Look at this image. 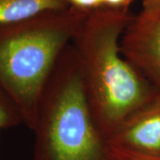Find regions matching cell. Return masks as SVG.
Here are the masks:
<instances>
[{
  "label": "cell",
  "instance_id": "cell-1",
  "mask_svg": "<svg viewBox=\"0 0 160 160\" xmlns=\"http://www.w3.org/2000/svg\"><path fill=\"white\" fill-rule=\"evenodd\" d=\"M132 18L129 9H97L89 13L71 42L92 117L109 142L159 92L121 53L120 39Z\"/></svg>",
  "mask_w": 160,
  "mask_h": 160
},
{
  "label": "cell",
  "instance_id": "cell-2",
  "mask_svg": "<svg viewBox=\"0 0 160 160\" xmlns=\"http://www.w3.org/2000/svg\"><path fill=\"white\" fill-rule=\"evenodd\" d=\"M31 130L32 160H116L92 114L72 44L64 48L42 90Z\"/></svg>",
  "mask_w": 160,
  "mask_h": 160
},
{
  "label": "cell",
  "instance_id": "cell-3",
  "mask_svg": "<svg viewBox=\"0 0 160 160\" xmlns=\"http://www.w3.org/2000/svg\"><path fill=\"white\" fill-rule=\"evenodd\" d=\"M89 13L69 7L0 24V88L16 105L29 129L58 58Z\"/></svg>",
  "mask_w": 160,
  "mask_h": 160
},
{
  "label": "cell",
  "instance_id": "cell-4",
  "mask_svg": "<svg viewBox=\"0 0 160 160\" xmlns=\"http://www.w3.org/2000/svg\"><path fill=\"white\" fill-rule=\"evenodd\" d=\"M121 53L160 90V6L133 15L120 39Z\"/></svg>",
  "mask_w": 160,
  "mask_h": 160
},
{
  "label": "cell",
  "instance_id": "cell-5",
  "mask_svg": "<svg viewBox=\"0 0 160 160\" xmlns=\"http://www.w3.org/2000/svg\"><path fill=\"white\" fill-rule=\"evenodd\" d=\"M109 143L138 152L160 155V90L125 121Z\"/></svg>",
  "mask_w": 160,
  "mask_h": 160
},
{
  "label": "cell",
  "instance_id": "cell-6",
  "mask_svg": "<svg viewBox=\"0 0 160 160\" xmlns=\"http://www.w3.org/2000/svg\"><path fill=\"white\" fill-rule=\"evenodd\" d=\"M69 7L66 0H0V24L17 22L45 12Z\"/></svg>",
  "mask_w": 160,
  "mask_h": 160
},
{
  "label": "cell",
  "instance_id": "cell-7",
  "mask_svg": "<svg viewBox=\"0 0 160 160\" xmlns=\"http://www.w3.org/2000/svg\"><path fill=\"white\" fill-rule=\"evenodd\" d=\"M21 123H23L21 112L8 95L0 88V130L16 126Z\"/></svg>",
  "mask_w": 160,
  "mask_h": 160
},
{
  "label": "cell",
  "instance_id": "cell-8",
  "mask_svg": "<svg viewBox=\"0 0 160 160\" xmlns=\"http://www.w3.org/2000/svg\"><path fill=\"white\" fill-rule=\"evenodd\" d=\"M112 147L116 160H160V155L138 152L116 145H112Z\"/></svg>",
  "mask_w": 160,
  "mask_h": 160
},
{
  "label": "cell",
  "instance_id": "cell-9",
  "mask_svg": "<svg viewBox=\"0 0 160 160\" xmlns=\"http://www.w3.org/2000/svg\"><path fill=\"white\" fill-rule=\"evenodd\" d=\"M69 7H73L80 11L91 12L102 8V0H66Z\"/></svg>",
  "mask_w": 160,
  "mask_h": 160
},
{
  "label": "cell",
  "instance_id": "cell-10",
  "mask_svg": "<svg viewBox=\"0 0 160 160\" xmlns=\"http://www.w3.org/2000/svg\"><path fill=\"white\" fill-rule=\"evenodd\" d=\"M102 6L105 8L115 10H126L129 9L133 0H102Z\"/></svg>",
  "mask_w": 160,
  "mask_h": 160
},
{
  "label": "cell",
  "instance_id": "cell-11",
  "mask_svg": "<svg viewBox=\"0 0 160 160\" xmlns=\"http://www.w3.org/2000/svg\"><path fill=\"white\" fill-rule=\"evenodd\" d=\"M160 6V0H142L143 9H150Z\"/></svg>",
  "mask_w": 160,
  "mask_h": 160
}]
</instances>
